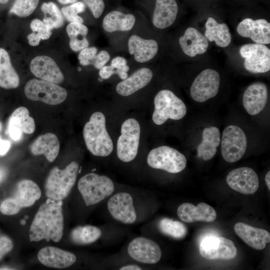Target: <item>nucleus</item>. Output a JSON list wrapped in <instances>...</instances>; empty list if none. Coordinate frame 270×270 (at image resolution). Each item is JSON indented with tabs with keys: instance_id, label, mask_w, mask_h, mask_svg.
Returning <instances> with one entry per match:
<instances>
[{
	"instance_id": "nucleus-27",
	"label": "nucleus",
	"mask_w": 270,
	"mask_h": 270,
	"mask_svg": "<svg viewBox=\"0 0 270 270\" xmlns=\"http://www.w3.org/2000/svg\"><path fill=\"white\" fill-rule=\"evenodd\" d=\"M60 149V144L58 137L50 132L39 136L30 146L32 154L35 156L43 154L50 162L55 160Z\"/></svg>"
},
{
	"instance_id": "nucleus-49",
	"label": "nucleus",
	"mask_w": 270,
	"mask_h": 270,
	"mask_svg": "<svg viewBox=\"0 0 270 270\" xmlns=\"http://www.w3.org/2000/svg\"><path fill=\"white\" fill-rule=\"evenodd\" d=\"M142 269L140 266L135 264L125 265L120 268V270H140Z\"/></svg>"
},
{
	"instance_id": "nucleus-43",
	"label": "nucleus",
	"mask_w": 270,
	"mask_h": 270,
	"mask_svg": "<svg viewBox=\"0 0 270 270\" xmlns=\"http://www.w3.org/2000/svg\"><path fill=\"white\" fill-rule=\"evenodd\" d=\"M91 10L95 18H100L104 9L103 0H83Z\"/></svg>"
},
{
	"instance_id": "nucleus-42",
	"label": "nucleus",
	"mask_w": 270,
	"mask_h": 270,
	"mask_svg": "<svg viewBox=\"0 0 270 270\" xmlns=\"http://www.w3.org/2000/svg\"><path fill=\"white\" fill-rule=\"evenodd\" d=\"M22 208L13 198L4 200L0 205V212L8 216L14 215L18 213Z\"/></svg>"
},
{
	"instance_id": "nucleus-34",
	"label": "nucleus",
	"mask_w": 270,
	"mask_h": 270,
	"mask_svg": "<svg viewBox=\"0 0 270 270\" xmlns=\"http://www.w3.org/2000/svg\"><path fill=\"white\" fill-rule=\"evenodd\" d=\"M102 234L101 230L93 226H78L71 232L72 240L78 244H87L98 240Z\"/></svg>"
},
{
	"instance_id": "nucleus-11",
	"label": "nucleus",
	"mask_w": 270,
	"mask_h": 270,
	"mask_svg": "<svg viewBox=\"0 0 270 270\" xmlns=\"http://www.w3.org/2000/svg\"><path fill=\"white\" fill-rule=\"evenodd\" d=\"M240 54L244 59V67L248 71L258 74L270 70V50L264 44H244L240 48Z\"/></svg>"
},
{
	"instance_id": "nucleus-29",
	"label": "nucleus",
	"mask_w": 270,
	"mask_h": 270,
	"mask_svg": "<svg viewBox=\"0 0 270 270\" xmlns=\"http://www.w3.org/2000/svg\"><path fill=\"white\" fill-rule=\"evenodd\" d=\"M41 196V190L38 184L32 180H24L17 184L12 197L22 208L34 204Z\"/></svg>"
},
{
	"instance_id": "nucleus-17",
	"label": "nucleus",
	"mask_w": 270,
	"mask_h": 270,
	"mask_svg": "<svg viewBox=\"0 0 270 270\" xmlns=\"http://www.w3.org/2000/svg\"><path fill=\"white\" fill-rule=\"evenodd\" d=\"M30 67L32 73L42 80L54 84H60L64 80L61 70L55 61L49 56H36L32 60Z\"/></svg>"
},
{
	"instance_id": "nucleus-24",
	"label": "nucleus",
	"mask_w": 270,
	"mask_h": 270,
	"mask_svg": "<svg viewBox=\"0 0 270 270\" xmlns=\"http://www.w3.org/2000/svg\"><path fill=\"white\" fill-rule=\"evenodd\" d=\"M179 44L183 52L190 57L204 54L207 50L208 42L206 38L198 30L188 28L180 38Z\"/></svg>"
},
{
	"instance_id": "nucleus-10",
	"label": "nucleus",
	"mask_w": 270,
	"mask_h": 270,
	"mask_svg": "<svg viewBox=\"0 0 270 270\" xmlns=\"http://www.w3.org/2000/svg\"><path fill=\"white\" fill-rule=\"evenodd\" d=\"M201 256L207 260H232L237 254L234 243L222 236H208L204 237L199 246Z\"/></svg>"
},
{
	"instance_id": "nucleus-41",
	"label": "nucleus",
	"mask_w": 270,
	"mask_h": 270,
	"mask_svg": "<svg viewBox=\"0 0 270 270\" xmlns=\"http://www.w3.org/2000/svg\"><path fill=\"white\" fill-rule=\"evenodd\" d=\"M98 52L96 47H87L81 50L78 59L81 65L84 66L92 64Z\"/></svg>"
},
{
	"instance_id": "nucleus-33",
	"label": "nucleus",
	"mask_w": 270,
	"mask_h": 270,
	"mask_svg": "<svg viewBox=\"0 0 270 270\" xmlns=\"http://www.w3.org/2000/svg\"><path fill=\"white\" fill-rule=\"evenodd\" d=\"M70 38V46L74 52H78L88 47L89 42L86 36L88 28L82 23L70 22L66 28Z\"/></svg>"
},
{
	"instance_id": "nucleus-51",
	"label": "nucleus",
	"mask_w": 270,
	"mask_h": 270,
	"mask_svg": "<svg viewBox=\"0 0 270 270\" xmlns=\"http://www.w3.org/2000/svg\"><path fill=\"white\" fill-rule=\"evenodd\" d=\"M62 4H73L77 2L78 0H58Z\"/></svg>"
},
{
	"instance_id": "nucleus-5",
	"label": "nucleus",
	"mask_w": 270,
	"mask_h": 270,
	"mask_svg": "<svg viewBox=\"0 0 270 270\" xmlns=\"http://www.w3.org/2000/svg\"><path fill=\"white\" fill-rule=\"evenodd\" d=\"M154 106L152 119L156 125L164 124L168 119L179 120L186 114L184 102L168 90H162L156 94Z\"/></svg>"
},
{
	"instance_id": "nucleus-15",
	"label": "nucleus",
	"mask_w": 270,
	"mask_h": 270,
	"mask_svg": "<svg viewBox=\"0 0 270 270\" xmlns=\"http://www.w3.org/2000/svg\"><path fill=\"white\" fill-rule=\"evenodd\" d=\"M226 180L232 189L244 194L255 193L259 187V179L256 173L248 167L233 170L228 174Z\"/></svg>"
},
{
	"instance_id": "nucleus-16",
	"label": "nucleus",
	"mask_w": 270,
	"mask_h": 270,
	"mask_svg": "<svg viewBox=\"0 0 270 270\" xmlns=\"http://www.w3.org/2000/svg\"><path fill=\"white\" fill-rule=\"evenodd\" d=\"M236 31L242 36L250 38L256 44L270 43V23L265 19L254 20L246 18L238 24Z\"/></svg>"
},
{
	"instance_id": "nucleus-36",
	"label": "nucleus",
	"mask_w": 270,
	"mask_h": 270,
	"mask_svg": "<svg viewBox=\"0 0 270 270\" xmlns=\"http://www.w3.org/2000/svg\"><path fill=\"white\" fill-rule=\"evenodd\" d=\"M41 10L44 14L42 22L52 30L63 26L64 22L62 12L54 3H43L41 6Z\"/></svg>"
},
{
	"instance_id": "nucleus-12",
	"label": "nucleus",
	"mask_w": 270,
	"mask_h": 270,
	"mask_svg": "<svg viewBox=\"0 0 270 270\" xmlns=\"http://www.w3.org/2000/svg\"><path fill=\"white\" fill-rule=\"evenodd\" d=\"M220 76L218 72L212 69L202 70L194 79L190 90L192 98L204 102L214 97L218 93Z\"/></svg>"
},
{
	"instance_id": "nucleus-20",
	"label": "nucleus",
	"mask_w": 270,
	"mask_h": 270,
	"mask_svg": "<svg viewBox=\"0 0 270 270\" xmlns=\"http://www.w3.org/2000/svg\"><path fill=\"white\" fill-rule=\"evenodd\" d=\"M177 214L180 220L187 223L212 222L217 216L215 210L204 202H200L197 206L189 202L183 203L178 207Z\"/></svg>"
},
{
	"instance_id": "nucleus-7",
	"label": "nucleus",
	"mask_w": 270,
	"mask_h": 270,
	"mask_svg": "<svg viewBox=\"0 0 270 270\" xmlns=\"http://www.w3.org/2000/svg\"><path fill=\"white\" fill-rule=\"evenodd\" d=\"M146 160L150 167L172 174L182 171L187 163L186 158L182 154L166 146L152 150L148 155Z\"/></svg>"
},
{
	"instance_id": "nucleus-28",
	"label": "nucleus",
	"mask_w": 270,
	"mask_h": 270,
	"mask_svg": "<svg viewBox=\"0 0 270 270\" xmlns=\"http://www.w3.org/2000/svg\"><path fill=\"white\" fill-rule=\"evenodd\" d=\"M220 142V131L217 127L205 128L202 132V140L197 148L198 156L204 160L212 159L215 156Z\"/></svg>"
},
{
	"instance_id": "nucleus-26",
	"label": "nucleus",
	"mask_w": 270,
	"mask_h": 270,
	"mask_svg": "<svg viewBox=\"0 0 270 270\" xmlns=\"http://www.w3.org/2000/svg\"><path fill=\"white\" fill-rule=\"evenodd\" d=\"M178 12L176 0H156L152 16V24L155 27L164 29L174 22Z\"/></svg>"
},
{
	"instance_id": "nucleus-38",
	"label": "nucleus",
	"mask_w": 270,
	"mask_h": 270,
	"mask_svg": "<svg viewBox=\"0 0 270 270\" xmlns=\"http://www.w3.org/2000/svg\"><path fill=\"white\" fill-rule=\"evenodd\" d=\"M85 8L83 2H78L73 3L70 6L62 8L61 12L65 18L70 22L82 23L83 19L78 14L83 12Z\"/></svg>"
},
{
	"instance_id": "nucleus-53",
	"label": "nucleus",
	"mask_w": 270,
	"mask_h": 270,
	"mask_svg": "<svg viewBox=\"0 0 270 270\" xmlns=\"http://www.w3.org/2000/svg\"><path fill=\"white\" fill-rule=\"evenodd\" d=\"M9 0H0V3L1 4H6L8 2Z\"/></svg>"
},
{
	"instance_id": "nucleus-44",
	"label": "nucleus",
	"mask_w": 270,
	"mask_h": 270,
	"mask_svg": "<svg viewBox=\"0 0 270 270\" xmlns=\"http://www.w3.org/2000/svg\"><path fill=\"white\" fill-rule=\"evenodd\" d=\"M110 59V55L108 52L105 50H102L96 54L92 64L95 68L99 70L105 66Z\"/></svg>"
},
{
	"instance_id": "nucleus-18",
	"label": "nucleus",
	"mask_w": 270,
	"mask_h": 270,
	"mask_svg": "<svg viewBox=\"0 0 270 270\" xmlns=\"http://www.w3.org/2000/svg\"><path fill=\"white\" fill-rule=\"evenodd\" d=\"M268 97V90L265 84L254 82L250 85L244 92L242 104L248 114L254 116L264 108Z\"/></svg>"
},
{
	"instance_id": "nucleus-8",
	"label": "nucleus",
	"mask_w": 270,
	"mask_h": 270,
	"mask_svg": "<svg viewBox=\"0 0 270 270\" xmlns=\"http://www.w3.org/2000/svg\"><path fill=\"white\" fill-rule=\"evenodd\" d=\"M121 134L116 144V153L121 161L128 162L136 157L139 146L140 128L134 118L126 120L121 126Z\"/></svg>"
},
{
	"instance_id": "nucleus-57",
	"label": "nucleus",
	"mask_w": 270,
	"mask_h": 270,
	"mask_svg": "<svg viewBox=\"0 0 270 270\" xmlns=\"http://www.w3.org/2000/svg\"><path fill=\"white\" fill-rule=\"evenodd\" d=\"M78 71H81V70H82V68H81L80 67H78Z\"/></svg>"
},
{
	"instance_id": "nucleus-47",
	"label": "nucleus",
	"mask_w": 270,
	"mask_h": 270,
	"mask_svg": "<svg viewBox=\"0 0 270 270\" xmlns=\"http://www.w3.org/2000/svg\"><path fill=\"white\" fill-rule=\"evenodd\" d=\"M27 38L28 39L29 44L31 46H38L41 40L40 38L34 32L29 34L27 36Z\"/></svg>"
},
{
	"instance_id": "nucleus-55",
	"label": "nucleus",
	"mask_w": 270,
	"mask_h": 270,
	"mask_svg": "<svg viewBox=\"0 0 270 270\" xmlns=\"http://www.w3.org/2000/svg\"><path fill=\"white\" fill-rule=\"evenodd\" d=\"M25 223H26L25 220H21V224H24Z\"/></svg>"
},
{
	"instance_id": "nucleus-46",
	"label": "nucleus",
	"mask_w": 270,
	"mask_h": 270,
	"mask_svg": "<svg viewBox=\"0 0 270 270\" xmlns=\"http://www.w3.org/2000/svg\"><path fill=\"white\" fill-rule=\"evenodd\" d=\"M100 70L99 75L103 80H107L116 74L115 70L111 66H104Z\"/></svg>"
},
{
	"instance_id": "nucleus-48",
	"label": "nucleus",
	"mask_w": 270,
	"mask_h": 270,
	"mask_svg": "<svg viewBox=\"0 0 270 270\" xmlns=\"http://www.w3.org/2000/svg\"><path fill=\"white\" fill-rule=\"evenodd\" d=\"M10 146V142L0 139V156L4 155L8 151Z\"/></svg>"
},
{
	"instance_id": "nucleus-40",
	"label": "nucleus",
	"mask_w": 270,
	"mask_h": 270,
	"mask_svg": "<svg viewBox=\"0 0 270 270\" xmlns=\"http://www.w3.org/2000/svg\"><path fill=\"white\" fill-rule=\"evenodd\" d=\"M114 70L116 74L122 80H125L128 76V72L130 67L127 65L126 59L122 56H116L111 61L110 65Z\"/></svg>"
},
{
	"instance_id": "nucleus-45",
	"label": "nucleus",
	"mask_w": 270,
	"mask_h": 270,
	"mask_svg": "<svg viewBox=\"0 0 270 270\" xmlns=\"http://www.w3.org/2000/svg\"><path fill=\"white\" fill-rule=\"evenodd\" d=\"M13 247L12 240L6 236L0 237V260L10 252Z\"/></svg>"
},
{
	"instance_id": "nucleus-23",
	"label": "nucleus",
	"mask_w": 270,
	"mask_h": 270,
	"mask_svg": "<svg viewBox=\"0 0 270 270\" xmlns=\"http://www.w3.org/2000/svg\"><path fill=\"white\" fill-rule=\"evenodd\" d=\"M128 46L130 54L134 56L136 62L140 63L147 62L153 58L158 49L156 40L144 39L136 34L129 38Z\"/></svg>"
},
{
	"instance_id": "nucleus-31",
	"label": "nucleus",
	"mask_w": 270,
	"mask_h": 270,
	"mask_svg": "<svg viewBox=\"0 0 270 270\" xmlns=\"http://www.w3.org/2000/svg\"><path fill=\"white\" fill-rule=\"evenodd\" d=\"M204 36L210 42H214L221 48L228 46L231 42L232 36L229 28L225 23H218L214 18L210 17L206 24Z\"/></svg>"
},
{
	"instance_id": "nucleus-3",
	"label": "nucleus",
	"mask_w": 270,
	"mask_h": 270,
	"mask_svg": "<svg viewBox=\"0 0 270 270\" xmlns=\"http://www.w3.org/2000/svg\"><path fill=\"white\" fill-rule=\"evenodd\" d=\"M79 165L72 162L64 170L54 168L50 172L45 184L46 194L48 199L59 201L69 194L76 182Z\"/></svg>"
},
{
	"instance_id": "nucleus-13",
	"label": "nucleus",
	"mask_w": 270,
	"mask_h": 270,
	"mask_svg": "<svg viewBox=\"0 0 270 270\" xmlns=\"http://www.w3.org/2000/svg\"><path fill=\"white\" fill-rule=\"evenodd\" d=\"M107 208L113 218L121 223L133 224L137 220L133 198L128 192H122L113 194L108 201Z\"/></svg>"
},
{
	"instance_id": "nucleus-19",
	"label": "nucleus",
	"mask_w": 270,
	"mask_h": 270,
	"mask_svg": "<svg viewBox=\"0 0 270 270\" xmlns=\"http://www.w3.org/2000/svg\"><path fill=\"white\" fill-rule=\"evenodd\" d=\"M34 119L30 116L27 108L20 106L11 114L8 126V132L10 138L18 141L22 137L23 133L32 134L35 130Z\"/></svg>"
},
{
	"instance_id": "nucleus-14",
	"label": "nucleus",
	"mask_w": 270,
	"mask_h": 270,
	"mask_svg": "<svg viewBox=\"0 0 270 270\" xmlns=\"http://www.w3.org/2000/svg\"><path fill=\"white\" fill-rule=\"evenodd\" d=\"M128 253L134 260L146 264H155L162 256L158 244L153 240L145 237H138L130 242Z\"/></svg>"
},
{
	"instance_id": "nucleus-25",
	"label": "nucleus",
	"mask_w": 270,
	"mask_h": 270,
	"mask_svg": "<svg viewBox=\"0 0 270 270\" xmlns=\"http://www.w3.org/2000/svg\"><path fill=\"white\" fill-rule=\"evenodd\" d=\"M152 76V72L150 68H140L130 77L119 82L116 85V92L124 96H130L148 85Z\"/></svg>"
},
{
	"instance_id": "nucleus-30",
	"label": "nucleus",
	"mask_w": 270,
	"mask_h": 270,
	"mask_svg": "<svg viewBox=\"0 0 270 270\" xmlns=\"http://www.w3.org/2000/svg\"><path fill=\"white\" fill-rule=\"evenodd\" d=\"M135 22L136 18L133 14H124L120 11L113 10L104 17L102 26L104 30L108 32H126L132 28Z\"/></svg>"
},
{
	"instance_id": "nucleus-54",
	"label": "nucleus",
	"mask_w": 270,
	"mask_h": 270,
	"mask_svg": "<svg viewBox=\"0 0 270 270\" xmlns=\"http://www.w3.org/2000/svg\"><path fill=\"white\" fill-rule=\"evenodd\" d=\"M0 270H12L11 268H9L6 267H2L0 268Z\"/></svg>"
},
{
	"instance_id": "nucleus-32",
	"label": "nucleus",
	"mask_w": 270,
	"mask_h": 270,
	"mask_svg": "<svg viewBox=\"0 0 270 270\" xmlns=\"http://www.w3.org/2000/svg\"><path fill=\"white\" fill-rule=\"evenodd\" d=\"M19 84L18 75L12 64L8 52L0 48V86L6 89L16 88Z\"/></svg>"
},
{
	"instance_id": "nucleus-37",
	"label": "nucleus",
	"mask_w": 270,
	"mask_h": 270,
	"mask_svg": "<svg viewBox=\"0 0 270 270\" xmlns=\"http://www.w3.org/2000/svg\"><path fill=\"white\" fill-rule=\"evenodd\" d=\"M39 0H16L10 12L20 17L30 15L37 7Z\"/></svg>"
},
{
	"instance_id": "nucleus-9",
	"label": "nucleus",
	"mask_w": 270,
	"mask_h": 270,
	"mask_svg": "<svg viewBox=\"0 0 270 270\" xmlns=\"http://www.w3.org/2000/svg\"><path fill=\"white\" fill-rule=\"evenodd\" d=\"M247 148V138L240 127L230 125L223 132L221 141V152L224 159L228 162L239 160L244 155Z\"/></svg>"
},
{
	"instance_id": "nucleus-2",
	"label": "nucleus",
	"mask_w": 270,
	"mask_h": 270,
	"mask_svg": "<svg viewBox=\"0 0 270 270\" xmlns=\"http://www.w3.org/2000/svg\"><path fill=\"white\" fill-rule=\"evenodd\" d=\"M87 149L94 156H107L112 152L114 144L106 126L104 114L96 112L90 116L83 130Z\"/></svg>"
},
{
	"instance_id": "nucleus-56",
	"label": "nucleus",
	"mask_w": 270,
	"mask_h": 270,
	"mask_svg": "<svg viewBox=\"0 0 270 270\" xmlns=\"http://www.w3.org/2000/svg\"><path fill=\"white\" fill-rule=\"evenodd\" d=\"M98 80L100 82H102L103 81V79L100 77V78H98Z\"/></svg>"
},
{
	"instance_id": "nucleus-52",
	"label": "nucleus",
	"mask_w": 270,
	"mask_h": 270,
	"mask_svg": "<svg viewBox=\"0 0 270 270\" xmlns=\"http://www.w3.org/2000/svg\"><path fill=\"white\" fill-rule=\"evenodd\" d=\"M5 176V172L2 169L0 168V182H1L3 178H4Z\"/></svg>"
},
{
	"instance_id": "nucleus-35",
	"label": "nucleus",
	"mask_w": 270,
	"mask_h": 270,
	"mask_svg": "<svg viewBox=\"0 0 270 270\" xmlns=\"http://www.w3.org/2000/svg\"><path fill=\"white\" fill-rule=\"evenodd\" d=\"M158 227L162 234L176 239L183 238L188 233L187 228L184 224L167 218L160 220Z\"/></svg>"
},
{
	"instance_id": "nucleus-39",
	"label": "nucleus",
	"mask_w": 270,
	"mask_h": 270,
	"mask_svg": "<svg viewBox=\"0 0 270 270\" xmlns=\"http://www.w3.org/2000/svg\"><path fill=\"white\" fill-rule=\"evenodd\" d=\"M30 28L42 40L48 39L52 34V29L38 19L32 20Z\"/></svg>"
},
{
	"instance_id": "nucleus-21",
	"label": "nucleus",
	"mask_w": 270,
	"mask_h": 270,
	"mask_svg": "<svg viewBox=\"0 0 270 270\" xmlns=\"http://www.w3.org/2000/svg\"><path fill=\"white\" fill-rule=\"evenodd\" d=\"M38 260L43 265L53 268L69 267L76 262V256L72 252L54 246L42 248L38 254Z\"/></svg>"
},
{
	"instance_id": "nucleus-1",
	"label": "nucleus",
	"mask_w": 270,
	"mask_h": 270,
	"mask_svg": "<svg viewBox=\"0 0 270 270\" xmlns=\"http://www.w3.org/2000/svg\"><path fill=\"white\" fill-rule=\"evenodd\" d=\"M62 206V200L50 199L40 206L30 228V242L60 240L64 229Z\"/></svg>"
},
{
	"instance_id": "nucleus-4",
	"label": "nucleus",
	"mask_w": 270,
	"mask_h": 270,
	"mask_svg": "<svg viewBox=\"0 0 270 270\" xmlns=\"http://www.w3.org/2000/svg\"><path fill=\"white\" fill-rule=\"evenodd\" d=\"M78 190L86 206L98 204L110 196L115 187L112 180L104 175L87 174L79 180Z\"/></svg>"
},
{
	"instance_id": "nucleus-6",
	"label": "nucleus",
	"mask_w": 270,
	"mask_h": 270,
	"mask_svg": "<svg viewBox=\"0 0 270 270\" xmlns=\"http://www.w3.org/2000/svg\"><path fill=\"white\" fill-rule=\"evenodd\" d=\"M24 94L30 100L40 101L49 105H56L66 98V90L56 84L36 78L30 80L24 86Z\"/></svg>"
},
{
	"instance_id": "nucleus-22",
	"label": "nucleus",
	"mask_w": 270,
	"mask_h": 270,
	"mask_svg": "<svg viewBox=\"0 0 270 270\" xmlns=\"http://www.w3.org/2000/svg\"><path fill=\"white\" fill-rule=\"evenodd\" d=\"M234 230L236 234L248 245L257 250L264 249L270 242V234L267 230L254 228L244 223L235 224Z\"/></svg>"
},
{
	"instance_id": "nucleus-58",
	"label": "nucleus",
	"mask_w": 270,
	"mask_h": 270,
	"mask_svg": "<svg viewBox=\"0 0 270 270\" xmlns=\"http://www.w3.org/2000/svg\"></svg>"
},
{
	"instance_id": "nucleus-50",
	"label": "nucleus",
	"mask_w": 270,
	"mask_h": 270,
	"mask_svg": "<svg viewBox=\"0 0 270 270\" xmlns=\"http://www.w3.org/2000/svg\"><path fill=\"white\" fill-rule=\"evenodd\" d=\"M264 180H265V182L266 183V184L270 190V171H268L266 174Z\"/></svg>"
}]
</instances>
